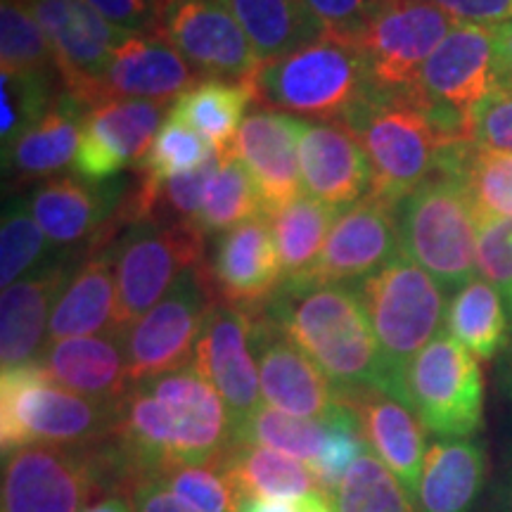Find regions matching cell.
Segmentation results:
<instances>
[{"label": "cell", "instance_id": "cell-1", "mask_svg": "<svg viewBox=\"0 0 512 512\" xmlns=\"http://www.w3.org/2000/svg\"><path fill=\"white\" fill-rule=\"evenodd\" d=\"M110 441L138 484L174 467L219 463L233 444V420L219 392L185 366L133 384Z\"/></svg>", "mask_w": 512, "mask_h": 512}, {"label": "cell", "instance_id": "cell-2", "mask_svg": "<svg viewBox=\"0 0 512 512\" xmlns=\"http://www.w3.org/2000/svg\"><path fill=\"white\" fill-rule=\"evenodd\" d=\"M342 124L366 152L370 195L399 207L437 171L451 145L467 138V119L422 93V88L384 93L373 88Z\"/></svg>", "mask_w": 512, "mask_h": 512}, {"label": "cell", "instance_id": "cell-3", "mask_svg": "<svg viewBox=\"0 0 512 512\" xmlns=\"http://www.w3.org/2000/svg\"><path fill=\"white\" fill-rule=\"evenodd\" d=\"M264 313L330 377L337 392L363 387L387 392L380 347L356 287L280 285Z\"/></svg>", "mask_w": 512, "mask_h": 512}, {"label": "cell", "instance_id": "cell-4", "mask_svg": "<svg viewBox=\"0 0 512 512\" xmlns=\"http://www.w3.org/2000/svg\"><path fill=\"white\" fill-rule=\"evenodd\" d=\"M119 403L69 392L50 380L41 363L3 370L0 377V448L3 456L29 446H88L114 432Z\"/></svg>", "mask_w": 512, "mask_h": 512}, {"label": "cell", "instance_id": "cell-5", "mask_svg": "<svg viewBox=\"0 0 512 512\" xmlns=\"http://www.w3.org/2000/svg\"><path fill=\"white\" fill-rule=\"evenodd\" d=\"M354 287L380 347L387 394L403 401L408 366L446 328V292L403 252Z\"/></svg>", "mask_w": 512, "mask_h": 512}, {"label": "cell", "instance_id": "cell-6", "mask_svg": "<svg viewBox=\"0 0 512 512\" xmlns=\"http://www.w3.org/2000/svg\"><path fill=\"white\" fill-rule=\"evenodd\" d=\"M0 512H83L105 494H121L107 439L88 446H29L3 456Z\"/></svg>", "mask_w": 512, "mask_h": 512}, {"label": "cell", "instance_id": "cell-7", "mask_svg": "<svg viewBox=\"0 0 512 512\" xmlns=\"http://www.w3.org/2000/svg\"><path fill=\"white\" fill-rule=\"evenodd\" d=\"M401 252L425 268L444 292L477 278L479 223L453 174L437 169L396 207Z\"/></svg>", "mask_w": 512, "mask_h": 512}, {"label": "cell", "instance_id": "cell-8", "mask_svg": "<svg viewBox=\"0 0 512 512\" xmlns=\"http://www.w3.org/2000/svg\"><path fill=\"white\" fill-rule=\"evenodd\" d=\"M256 100L313 121H342L373 91L366 60L356 48L318 38L266 62L254 79Z\"/></svg>", "mask_w": 512, "mask_h": 512}, {"label": "cell", "instance_id": "cell-9", "mask_svg": "<svg viewBox=\"0 0 512 512\" xmlns=\"http://www.w3.org/2000/svg\"><path fill=\"white\" fill-rule=\"evenodd\" d=\"M403 403L437 439H470L484 425V375L479 358L446 328L413 358Z\"/></svg>", "mask_w": 512, "mask_h": 512}, {"label": "cell", "instance_id": "cell-10", "mask_svg": "<svg viewBox=\"0 0 512 512\" xmlns=\"http://www.w3.org/2000/svg\"><path fill=\"white\" fill-rule=\"evenodd\" d=\"M204 238L197 223L140 221L117 238V330L143 318L188 268L204 266Z\"/></svg>", "mask_w": 512, "mask_h": 512}, {"label": "cell", "instance_id": "cell-11", "mask_svg": "<svg viewBox=\"0 0 512 512\" xmlns=\"http://www.w3.org/2000/svg\"><path fill=\"white\" fill-rule=\"evenodd\" d=\"M214 304L207 264L188 268L164 294L162 302L124 332L131 382H147L192 366L197 339Z\"/></svg>", "mask_w": 512, "mask_h": 512}, {"label": "cell", "instance_id": "cell-12", "mask_svg": "<svg viewBox=\"0 0 512 512\" xmlns=\"http://www.w3.org/2000/svg\"><path fill=\"white\" fill-rule=\"evenodd\" d=\"M456 24L427 0H387L356 46L373 88L384 93L418 88L422 67Z\"/></svg>", "mask_w": 512, "mask_h": 512}, {"label": "cell", "instance_id": "cell-13", "mask_svg": "<svg viewBox=\"0 0 512 512\" xmlns=\"http://www.w3.org/2000/svg\"><path fill=\"white\" fill-rule=\"evenodd\" d=\"M53 50L62 91L91 107L102 102V81L114 50L128 34L114 29L86 0H22Z\"/></svg>", "mask_w": 512, "mask_h": 512}, {"label": "cell", "instance_id": "cell-14", "mask_svg": "<svg viewBox=\"0 0 512 512\" xmlns=\"http://www.w3.org/2000/svg\"><path fill=\"white\" fill-rule=\"evenodd\" d=\"M159 34L200 79L254 81L264 67L226 0H164Z\"/></svg>", "mask_w": 512, "mask_h": 512}, {"label": "cell", "instance_id": "cell-15", "mask_svg": "<svg viewBox=\"0 0 512 512\" xmlns=\"http://www.w3.org/2000/svg\"><path fill=\"white\" fill-rule=\"evenodd\" d=\"M136 183L128 178L88 181L81 176H55L36 183L27 202L31 214L60 249H72L81 242L102 247L119 238V214Z\"/></svg>", "mask_w": 512, "mask_h": 512}, {"label": "cell", "instance_id": "cell-16", "mask_svg": "<svg viewBox=\"0 0 512 512\" xmlns=\"http://www.w3.org/2000/svg\"><path fill=\"white\" fill-rule=\"evenodd\" d=\"M401 254L396 207L368 192L337 216L323 252L309 271L285 280L287 287L351 285L368 278Z\"/></svg>", "mask_w": 512, "mask_h": 512}, {"label": "cell", "instance_id": "cell-17", "mask_svg": "<svg viewBox=\"0 0 512 512\" xmlns=\"http://www.w3.org/2000/svg\"><path fill=\"white\" fill-rule=\"evenodd\" d=\"M254 313L216 302L197 339L192 366L219 392L233 430L264 403L254 354Z\"/></svg>", "mask_w": 512, "mask_h": 512}, {"label": "cell", "instance_id": "cell-18", "mask_svg": "<svg viewBox=\"0 0 512 512\" xmlns=\"http://www.w3.org/2000/svg\"><path fill=\"white\" fill-rule=\"evenodd\" d=\"M164 102L110 98L86 110L76 176L88 181H110L119 171L138 169L159 128L164 124Z\"/></svg>", "mask_w": 512, "mask_h": 512}, {"label": "cell", "instance_id": "cell-19", "mask_svg": "<svg viewBox=\"0 0 512 512\" xmlns=\"http://www.w3.org/2000/svg\"><path fill=\"white\" fill-rule=\"evenodd\" d=\"M252 339L266 406L311 420H323L335 411L339 406L335 384L283 330L275 328L264 309L254 313Z\"/></svg>", "mask_w": 512, "mask_h": 512}, {"label": "cell", "instance_id": "cell-20", "mask_svg": "<svg viewBox=\"0 0 512 512\" xmlns=\"http://www.w3.org/2000/svg\"><path fill=\"white\" fill-rule=\"evenodd\" d=\"M207 278L219 304L261 311L283 285L278 249L266 216L221 233L211 249Z\"/></svg>", "mask_w": 512, "mask_h": 512}, {"label": "cell", "instance_id": "cell-21", "mask_svg": "<svg viewBox=\"0 0 512 512\" xmlns=\"http://www.w3.org/2000/svg\"><path fill=\"white\" fill-rule=\"evenodd\" d=\"M302 128L304 119L273 110H256L242 121L233 143V152L245 164L259 190L266 219L304 195L299 169Z\"/></svg>", "mask_w": 512, "mask_h": 512}, {"label": "cell", "instance_id": "cell-22", "mask_svg": "<svg viewBox=\"0 0 512 512\" xmlns=\"http://www.w3.org/2000/svg\"><path fill=\"white\" fill-rule=\"evenodd\" d=\"M299 169L306 195L339 214L361 202L373 185L366 152L342 121H304Z\"/></svg>", "mask_w": 512, "mask_h": 512}, {"label": "cell", "instance_id": "cell-23", "mask_svg": "<svg viewBox=\"0 0 512 512\" xmlns=\"http://www.w3.org/2000/svg\"><path fill=\"white\" fill-rule=\"evenodd\" d=\"M79 252L62 254L55 264L5 287L0 297V363L3 370L38 361L48 339V325L64 287L81 261Z\"/></svg>", "mask_w": 512, "mask_h": 512}, {"label": "cell", "instance_id": "cell-24", "mask_svg": "<svg viewBox=\"0 0 512 512\" xmlns=\"http://www.w3.org/2000/svg\"><path fill=\"white\" fill-rule=\"evenodd\" d=\"M420 88L439 105L470 117L496 88L491 27L458 22L422 67Z\"/></svg>", "mask_w": 512, "mask_h": 512}, {"label": "cell", "instance_id": "cell-25", "mask_svg": "<svg viewBox=\"0 0 512 512\" xmlns=\"http://www.w3.org/2000/svg\"><path fill=\"white\" fill-rule=\"evenodd\" d=\"M339 399L354 408L370 451L394 472L413 503L418 501L422 463L430 446L418 415L403 401L373 387L344 389Z\"/></svg>", "mask_w": 512, "mask_h": 512}, {"label": "cell", "instance_id": "cell-26", "mask_svg": "<svg viewBox=\"0 0 512 512\" xmlns=\"http://www.w3.org/2000/svg\"><path fill=\"white\" fill-rule=\"evenodd\" d=\"M197 81L202 79L195 69L162 34L126 36L102 81V100L131 98L166 105Z\"/></svg>", "mask_w": 512, "mask_h": 512}, {"label": "cell", "instance_id": "cell-27", "mask_svg": "<svg viewBox=\"0 0 512 512\" xmlns=\"http://www.w3.org/2000/svg\"><path fill=\"white\" fill-rule=\"evenodd\" d=\"M38 363L69 392L102 403H121L131 392L124 335H95L48 342Z\"/></svg>", "mask_w": 512, "mask_h": 512}, {"label": "cell", "instance_id": "cell-28", "mask_svg": "<svg viewBox=\"0 0 512 512\" xmlns=\"http://www.w3.org/2000/svg\"><path fill=\"white\" fill-rule=\"evenodd\" d=\"M117 332V240L88 249L57 299L48 342ZM46 342V344H48Z\"/></svg>", "mask_w": 512, "mask_h": 512}, {"label": "cell", "instance_id": "cell-29", "mask_svg": "<svg viewBox=\"0 0 512 512\" xmlns=\"http://www.w3.org/2000/svg\"><path fill=\"white\" fill-rule=\"evenodd\" d=\"M86 110L81 100L62 91L46 117L3 150L5 181L41 183L67 169L79 152Z\"/></svg>", "mask_w": 512, "mask_h": 512}, {"label": "cell", "instance_id": "cell-30", "mask_svg": "<svg viewBox=\"0 0 512 512\" xmlns=\"http://www.w3.org/2000/svg\"><path fill=\"white\" fill-rule=\"evenodd\" d=\"M486 482V448L477 437L437 439L427 446L418 512H470Z\"/></svg>", "mask_w": 512, "mask_h": 512}, {"label": "cell", "instance_id": "cell-31", "mask_svg": "<svg viewBox=\"0 0 512 512\" xmlns=\"http://www.w3.org/2000/svg\"><path fill=\"white\" fill-rule=\"evenodd\" d=\"M219 467L245 501L325 494L309 463L259 444L233 441L219 458Z\"/></svg>", "mask_w": 512, "mask_h": 512}, {"label": "cell", "instance_id": "cell-32", "mask_svg": "<svg viewBox=\"0 0 512 512\" xmlns=\"http://www.w3.org/2000/svg\"><path fill=\"white\" fill-rule=\"evenodd\" d=\"M254 100V81L202 79L171 102L166 117L190 126L221 155L233 147Z\"/></svg>", "mask_w": 512, "mask_h": 512}, {"label": "cell", "instance_id": "cell-33", "mask_svg": "<svg viewBox=\"0 0 512 512\" xmlns=\"http://www.w3.org/2000/svg\"><path fill=\"white\" fill-rule=\"evenodd\" d=\"M446 332L479 361H494L510 344V311L503 292L472 278L446 306Z\"/></svg>", "mask_w": 512, "mask_h": 512}, {"label": "cell", "instance_id": "cell-34", "mask_svg": "<svg viewBox=\"0 0 512 512\" xmlns=\"http://www.w3.org/2000/svg\"><path fill=\"white\" fill-rule=\"evenodd\" d=\"M261 62L278 60L323 38L304 0H226Z\"/></svg>", "mask_w": 512, "mask_h": 512}, {"label": "cell", "instance_id": "cell-35", "mask_svg": "<svg viewBox=\"0 0 512 512\" xmlns=\"http://www.w3.org/2000/svg\"><path fill=\"white\" fill-rule=\"evenodd\" d=\"M437 169L458 178L475 209L479 226L512 219V155L479 150L470 140H463L448 147Z\"/></svg>", "mask_w": 512, "mask_h": 512}, {"label": "cell", "instance_id": "cell-36", "mask_svg": "<svg viewBox=\"0 0 512 512\" xmlns=\"http://www.w3.org/2000/svg\"><path fill=\"white\" fill-rule=\"evenodd\" d=\"M337 216L339 211L330 209L328 204L318 202L306 192L290 207L268 216L280 268H283V283L316 264Z\"/></svg>", "mask_w": 512, "mask_h": 512}, {"label": "cell", "instance_id": "cell-37", "mask_svg": "<svg viewBox=\"0 0 512 512\" xmlns=\"http://www.w3.org/2000/svg\"><path fill=\"white\" fill-rule=\"evenodd\" d=\"M67 252L72 249H60L48 240L31 214L27 197L15 195L5 200L3 223H0V285L3 290L55 264Z\"/></svg>", "mask_w": 512, "mask_h": 512}, {"label": "cell", "instance_id": "cell-38", "mask_svg": "<svg viewBox=\"0 0 512 512\" xmlns=\"http://www.w3.org/2000/svg\"><path fill=\"white\" fill-rule=\"evenodd\" d=\"M261 216L266 214L259 190H256L245 164L230 147L221 152L214 176L204 192L197 226L202 228L204 235H221L240 223L261 219Z\"/></svg>", "mask_w": 512, "mask_h": 512}, {"label": "cell", "instance_id": "cell-39", "mask_svg": "<svg viewBox=\"0 0 512 512\" xmlns=\"http://www.w3.org/2000/svg\"><path fill=\"white\" fill-rule=\"evenodd\" d=\"M335 512H418L399 479L373 451H363L330 494Z\"/></svg>", "mask_w": 512, "mask_h": 512}, {"label": "cell", "instance_id": "cell-40", "mask_svg": "<svg viewBox=\"0 0 512 512\" xmlns=\"http://www.w3.org/2000/svg\"><path fill=\"white\" fill-rule=\"evenodd\" d=\"M328 437V422L297 418V415L283 413L278 408L261 403L254 413L233 430V441L245 444H259L273 451H283L287 456L304 460L313 465L325 446Z\"/></svg>", "mask_w": 512, "mask_h": 512}, {"label": "cell", "instance_id": "cell-41", "mask_svg": "<svg viewBox=\"0 0 512 512\" xmlns=\"http://www.w3.org/2000/svg\"><path fill=\"white\" fill-rule=\"evenodd\" d=\"M0 74H57L41 24L22 0H0Z\"/></svg>", "mask_w": 512, "mask_h": 512}, {"label": "cell", "instance_id": "cell-42", "mask_svg": "<svg viewBox=\"0 0 512 512\" xmlns=\"http://www.w3.org/2000/svg\"><path fill=\"white\" fill-rule=\"evenodd\" d=\"M60 74H0V143L10 147L19 136L46 117L62 88Z\"/></svg>", "mask_w": 512, "mask_h": 512}, {"label": "cell", "instance_id": "cell-43", "mask_svg": "<svg viewBox=\"0 0 512 512\" xmlns=\"http://www.w3.org/2000/svg\"><path fill=\"white\" fill-rule=\"evenodd\" d=\"M216 155L219 152L200 133H195L190 126L181 124V121L166 117L150 152L140 162L138 171L143 174L145 181L164 183L174 176L200 169V166L211 162Z\"/></svg>", "mask_w": 512, "mask_h": 512}, {"label": "cell", "instance_id": "cell-44", "mask_svg": "<svg viewBox=\"0 0 512 512\" xmlns=\"http://www.w3.org/2000/svg\"><path fill=\"white\" fill-rule=\"evenodd\" d=\"M159 479L192 512H240L245 503L219 463L174 467Z\"/></svg>", "mask_w": 512, "mask_h": 512}, {"label": "cell", "instance_id": "cell-45", "mask_svg": "<svg viewBox=\"0 0 512 512\" xmlns=\"http://www.w3.org/2000/svg\"><path fill=\"white\" fill-rule=\"evenodd\" d=\"M325 422H328V437H325L323 451H320L316 463L311 465V470L316 472L320 486L330 496L339 479L347 475L351 463L363 451H368V444L354 408L347 406L342 399H339V406L325 418Z\"/></svg>", "mask_w": 512, "mask_h": 512}, {"label": "cell", "instance_id": "cell-46", "mask_svg": "<svg viewBox=\"0 0 512 512\" xmlns=\"http://www.w3.org/2000/svg\"><path fill=\"white\" fill-rule=\"evenodd\" d=\"M323 38L356 48L387 0H304Z\"/></svg>", "mask_w": 512, "mask_h": 512}, {"label": "cell", "instance_id": "cell-47", "mask_svg": "<svg viewBox=\"0 0 512 512\" xmlns=\"http://www.w3.org/2000/svg\"><path fill=\"white\" fill-rule=\"evenodd\" d=\"M467 138L486 152L512 155V91L496 86L467 117Z\"/></svg>", "mask_w": 512, "mask_h": 512}, {"label": "cell", "instance_id": "cell-48", "mask_svg": "<svg viewBox=\"0 0 512 512\" xmlns=\"http://www.w3.org/2000/svg\"><path fill=\"white\" fill-rule=\"evenodd\" d=\"M477 273L486 283L512 294V219H498L479 226Z\"/></svg>", "mask_w": 512, "mask_h": 512}, {"label": "cell", "instance_id": "cell-49", "mask_svg": "<svg viewBox=\"0 0 512 512\" xmlns=\"http://www.w3.org/2000/svg\"><path fill=\"white\" fill-rule=\"evenodd\" d=\"M86 3L121 34H159L164 0H86Z\"/></svg>", "mask_w": 512, "mask_h": 512}, {"label": "cell", "instance_id": "cell-50", "mask_svg": "<svg viewBox=\"0 0 512 512\" xmlns=\"http://www.w3.org/2000/svg\"><path fill=\"white\" fill-rule=\"evenodd\" d=\"M460 24L496 27L512 19V0H427Z\"/></svg>", "mask_w": 512, "mask_h": 512}, {"label": "cell", "instance_id": "cell-51", "mask_svg": "<svg viewBox=\"0 0 512 512\" xmlns=\"http://www.w3.org/2000/svg\"><path fill=\"white\" fill-rule=\"evenodd\" d=\"M128 496L136 505V512H192L166 489L159 477L140 479Z\"/></svg>", "mask_w": 512, "mask_h": 512}, {"label": "cell", "instance_id": "cell-52", "mask_svg": "<svg viewBox=\"0 0 512 512\" xmlns=\"http://www.w3.org/2000/svg\"><path fill=\"white\" fill-rule=\"evenodd\" d=\"M491 36H494L496 86L512 91V19L491 27Z\"/></svg>", "mask_w": 512, "mask_h": 512}, {"label": "cell", "instance_id": "cell-53", "mask_svg": "<svg viewBox=\"0 0 512 512\" xmlns=\"http://www.w3.org/2000/svg\"><path fill=\"white\" fill-rule=\"evenodd\" d=\"M318 494L299 498H249L242 503L240 512H311Z\"/></svg>", "mask_w": 512, "mask_h": 512}, {"label": "cell", "instance_id": "cell-54", "mask_svg": "<svg viewBox=\"0 0 512 512\" xmlns=\"http://www.w3.org/2000/svg\"><path fill=\"white\" fill-rule=\"evenodd\" d=\"M484 512H512V472L508 470V477L496 486L494 494L489 498Z\"/></svg>", "mask_w": 512, "mask_h": 512}, {"label": "cell", "instance_id": "cell-55", "mask_svg": "<svg viewBox=\"0 0 512 512\" xmlns=\"http://www.w3.org/2000/svg\"><path fill=\"white\" fill-rule=\"evenodd\" d=\"M83 512H136V505H133L131 498L121 496V494H112L100 498L93 505H88Z\"/></svg>", "mask_w": 512, "mask_h": 512}, {"label": "cell", "instance_id": "cell-56", "mask_svg": "<svg viewBox=\"0 0 512 512\" xmlns=\"http://www.w3.org/2000/svg\"><path fill=\"white\" fill-rule=\"evenodd\" d=\"M505 302H508V311H510V325H512V294H510V297H505ZM498 382H501V389H503V394L512 396V332H510V344H508V349L503 351V361H501V368H498Z\"/></svg>", "mask_w": 512, "mask_h": 512}, {"label": "cell", "instance_id": "cell-57", "mask_svg": "<svg viewBox=\"0 0 512 512\" xmlns=\"http://www.w3.org/2000/svg\"><path fill=\"white\" fill-rule=\"evenodd\" d=\"M508 458H510V472H512V434H510V446H508Z\"/></svg>", "mask_w": 512, "mask_h": 512}]
</instances>
